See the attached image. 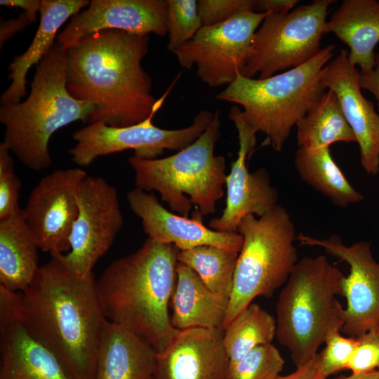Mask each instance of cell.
Segmentation results:
<instances>
[{
	"mask_svg": "<svg viewBox=\"0 0 379 379\" xmlns=\"http://www.w3.org/2000/svg\"><path fill=\"white\" fill-rule=\"evenodd\" d=\"M63 254H51L30 285L19 292V313L29 332L73 379H94L100 340L108 320L94 274L75 272Z\"/></svg>",
	"mask_w": 379,
	"mask_h": 379,
	"instance_id": "1",
	"label": "cell"
},
{
	"mask_svg": "<svg viewBox=\"0 0 379 379\" xmlns=\"http://www.w3.org/2000/svg\"><path fill=\"white\" fill-rule=\"evenodd\" d=\"M149 39V34L103 29L66 50L67 89L74 98L94 105L90 124L129 126L160 109L171 88L158 100L152 95V79L142 66Z\"/></svg>",
	"mask_w": 379,
	"mask_h": 379,
	"instance_id": "2",
	"label": "cell"
},
{
	"mask_svg": "<svg viewBox=\"0 0 379 379\" xmlns=\"http://www.w3.org/2000/svg\"><path fill=\"white\" fill-rule=\"evenodd\" d=\"M179 251L148 238L134 253L112 262L96 279L107 319L142 338L157 353L180 331L168 313Z\"/></svg>",
	"mask_w": 379,
	"mask_h": 379,
	"instance_id": "3",
	"label": "cell"
},
{
	"mask_svg": "<svg viewBox=\"0 0 379 379\" xmlns=\"http://www.w3.org/2000/svg\"><path fill=\"white\" fill-rule=\"evenodd\" d=\"M67 53L54 44L38 65L24 100L2 105L3 142L25 166L40 171L50 166L48 144L60 128L77 121L89 123L93 103L74 98L67 89Z\"/></svg>",
	"mask_w": 379,
	"mask_h": 379,
	"instance_id": "4",
	"label": "cell"
},
{
	"mask_svg": "<svg viewBox=\"0 0 379 379\" xmlns=\"http://www.w3.org/2000/svg\"><path fill=\"white\" fill-rule=\"evenodd\" d=\"M334 49L329 44L307 62L267 78L240 74L216 99L241 106L237 112L244 125L255 134L265 135L263 145L281 152L293 127L324 93L322 70Z\"/></svg>",
	"mask_w": 379,
	"mask_h": 379,
	"instance_id": "5",
	"label": "cell"
},
{
	"mask_svg": "<svg viewBox=\"0 0 379 379\" xmlns=\"http://www.w3.org/2000/svg\"><path fill=\"white\" fill-rule=\"evenodd\" d=\"M345 275L323 255L298 261L281 289L277 304L278 342L286 347L296 368L311 361L326 335L341 330L342 295Z\"/></svg>",
	"mask_w": 379,
	"mask_h": 379,
	"instance_id": "6",
	"label": "cell"
},
{
	"mask_svg": "<svg viewBox=\"0 0 379 379\" xmlns=\"http://www.w3.org/2000/svg\"><path fill=\"white\" fill-rule=\"evenodd\" d=\"M220 111L217 109L204 132L191 145L161 159L131 157L135 187L157 191L171 211L188 218L194 204L203 217L215 211L216 202L224 194L225 159L215 155L220 136Z\"/></svg>",
	"mask_w": 379,
	"mask_h": 379,
	"instance_id": "7",
	"label": "cell"
},
{
	"mask_svg": "<svg viewBox=\"0 0 379 379\" xmlns=\"http://www.w3.org/2000/svg\"><path fill=\"white\" fill-rule=\"evenodd\" d=\"M243 237L223 330L258 297L270 298L298 262L295 226L283 206L261 217L248 215L237 227Z\"/></svg>",
	"mask_w": 379,
	"mask_h": 379,
	"instance_id": "8",
	"label": "cell"
},
{
	"mask_svg": "<svg viewBox=\"0 0 379 379\" xmlns=\"http://www.w3.org/2000/svg\"><path fill=\"white\" fill-rule=\"evenodd\" d=\"M314 0L287 13H267L255 32L242 75L264 79L298 67L321 50L328 6Z\"/></svg>",
	"mask_w": 379,
	"mask_h": 379,
	"instance_id": "9",
	"label": "cell"
},
{
	"mask_svg": "<svg viewBox=\"0 0 379 379\" xmlns=\"http://www.w3.org/2000/svg\"><path fill=\"white\" fill-rule=\"evenodd\" d=\"M157 112L129 126L113 127L97 121L74 131L72 138L76 144L69 149L72 161L79 166H88L99 157L128 149L134 150L135 157L146 159H156L165 149L180 151L204 132L214 114L201 110L190 126L168 130L152 124Z\"/></svg>",
	"mask_w": 379,
	"mask_h": 379,
	"instance_id": "10",
	"label": "cell"
},
{
	"mask_svg": "<svg viewBox=\"0 0 379 379\" xmlns=\"http://www.w3.org/2000/svg\"><path fill=\"white\" fill-rule=\"evenodd\" d=\"M266 15L243 10L222 23L202 27L172 53L182 67L195 66L205 84L227 86L242 75L254 34Z\"/></svg>",
	"mask_w": 379,
	"mask_h": 379,
	"instance_id": "11",
	"label": "cell"
},
{
	"mask_svg": "<svg viewBox=\"0 0 379 379\" xmlns=\"http://www.w3.org/2000/svg\"><path fill=\"white\" fill-rule=\"evenodd\" d=\"M78 215L63 254L68 267L87 275L112 245L123 226L117 189L101 177L86 175L77 194Z\"/></svg>",
	"mask_w": 379,
	"mask_h": 379,
	"instance_id": "12",
	"label": "cell"
},
{
	"mask_svg": "<svg viewBox=\"0 0 379 379\" xmlns=\"http://www.w3.org/2000/svg\"><path fill=\"white\" fill-rule=\"evenodd\" d=\"M296 239L301 245L324 248L350 267L343 284L346 307L340 331L353 338L369 331L379 333V262L373 255L371 243L359 241L347 246L337 235L319 239L300 234Z\"/></svg>",
	"mask_w": 379,
	"mask_h": 379,
	"instance_id": "13",
	"label": "cell"
},
{
	"mask_svg": "<svg viewBox=\"0 0 379 379\" xmlns=\"http://www.w3.org/2000/svg\"><path fill=\"white\" fill-rule=\"evenodd\" d=\"M86 175L80 167L57 169L44 176L31 191L22 215L39 250L50 254L69 251L79 211L77 194Z\"/></svg>",
	"mask_w": 379,
	"mask_h": 379,
	"instance_id": "14",
	"label": "cell"
},
{
	"mask_svg": "<svg viewBox=\"0 0 379 379\" xmlns=\"http://www.w3.org/2000/svg\"><path fill=\"white\" fill-rule=\"evenodd\" d=\"M0 379H73L24 325L18 292L0 286Z\"/></svg>",
	"mask_w": 379,
	"mask_h": 379,
	"instance_id": "15",
	"label": "cell"
},
{
	"mask_svg": "<svg viewBox=\"0 0 379 379\" xmlns=\"http://www.w3.org/2000/svg\"><path fill=\"white\" fill-rule=\"evenodd\" d=\"M166 14V0H92L57 35V44L67 50L84 36L103 29L164 37Z\"/></svg>",
	"mask_w": 379,
	"mask_h": 379,
	"instance_id": "16",
	"label": "cell"
},
{
	"mask_svg": "<svg viewBox=\"0 0 379 379\" xmlns=\"http://www.w3.org/2000/svg\"><path fill=\"white\" fill-rule=\"evenodd\" d=\"M239 148L237 157L231 164L226 176L225 208L219 218L212 219L208 226L222 232H237L241 219L248 215L261 217L278 204L279 193L271 185L268 171L263 167L249 172L246 161L256 145V135L237 125Z\"/></svg>",
	"mask_w": 379,
	"mask_h": 379,
	"instance_id": "17",
	"label": "cell"
},
{
	"mask_svg": "<svg viewBox=\"0 0 379 379\" xmlns=\"http://www.w3.org/2000/svg\"><path fill=\"white\" fill-rule=\"evenodd\" d=\"M131 211L141 219L148 238L175 246L180 251L210 245L239 252L243 237L238 232H222L203 224V217L195 209L192 218L166 210L153 193L135 187L126 195Z\"/></svg>",
	"mask_w": 379,
	"mask_h": 379,
	"instance_id": "18",
	"label": "cell"
},
{
	"mask_svg": "<svg viewBox=\"0 0 379 379\" xmlns=\"http://www.w3.org/2000/svg\"><path fill=\"white\" fill-rule=\"evenodd\" d=\"M359 74L350 62L347 50L342 49L324 67L321 81L338 98L359 145L361 167L367 174L376 175L379 173V113L362 94Z\"/></svg>",
	"mask_w": 379,
	"mask_h": 379,
	"instance_id": "19",
	"label": "cell"
},
{
	"mask_svg": "<svg viewBox=\"0 0 379 379\" xmlns=\"http://www.w3.org/2000/svg\"><path fill=\"white\" fill-rule=\"evenodd\" d=\"M222 328L180 330L157 353L153 379H225L230 359Z\"/></svg>",
	"mask_w": 379,
	"mask_h": 379,
	"instance_id": "20",
	"label": "cell"
},
{
	"mask_svg": "<svg viewBox=\"0 0 379 379\" xmlns=\"http://www.w3.org/2000/svg\"><path fill=\"white\" fill-rule=\"evenodd\" d=\"M156 355L142 338L107 321L98 350L94 379H153Z\"/></svg>",
	"mask_w": 379,
	"mask_h": 379,
	"instance_id": "21",
	"label": "cell"
},
{
	"mask_svg": "<svg viewBox=\"0 0 379 379\" xmlns=\"http://www.w3.org/2000/svg\"><path fill=\"white\" fill-rule=\"evenodd\" d=\"M89 4L87 0H41L37 31L26 51L15 56L8 65V77L11 82L1 95V105L21 101L27 94L26 77L29 69L34 65H38L54 46L60 27Z\"/></svg>",
	"mask_w": 379,
	"mask_h": 379,
	"instance_id": "22",
	"label": "cell"
},
{
	"mask_svg": "<svg viewBox=\"0 0 379 379\" xmlns=\"http://www.w3.org/2000/svg\"><path fill=\"white\" fill-rule=\"evenodd\" d=\"M229 302L230 298L211 291L194 271L178 261L176 283L171 300V322L175 328L223 329Z\"/></svg>",
	"mask_w": 379,
	"mask_h": 379,
	"instance_id": "23",
	"label": "cell"
},
{
	"mask_svg": "<svg viewBox=\"0 0 379 379\" xmlns=\"http://www.w3.org/2000/svg\"><path fill=\"white\" fill-rule=\"evenodd\" d=\"M350 48V62L361 72L374 67V48L379 43V1L344 0L325 25Z\"/></svg>",
	"mask_w": 379,
	"mask_h": 379,
	"instance_id": "24",
	"label": "cell"
},
{
	"mask_svg": "<svg viewBox=\"0 0 379 379\" xmlns=\"http://www.w3.org/2000/svg\"><path fill=\"white\" fill-rule=\"evenodd\" d=\"M39 249L22 211L9 220L0 221V286L11 291H25L40 267Z\"/></svg>",
	"mask_w": 379,
	"mask_h": 379,
	"instance_id": "25",
	"label": "cell"
},
{
	"mask_svg": "<svg viewBox=\"0 0 379 379\" xmlns=\"http://www.w3.org/2000/svg\"><path fill=\"white\" fill-rule=\"evenodd\" d=\"M294 164L300 179L335 206L345 208L363 200V194L350 184L335 162L329 147H298Z\"/></svg>",
	"mask_w": 379,
	"mask_h": 379,
	"instance_id": "26",
	"label": "cell"
},
{
	"mask_svg": "<svg viewBox=\"0 0 379 379\" xmlns=\"http://www.w3.org/2000/svg\"><path fill=\"white\" fill-rule=\"evenodd\" d=\"M300 147L317 149L336 142H357L336 94L325 91L317 103L297 123Z\"/></svg>",
	"mask_w": 379,
	"mask_h": 379,
	"instance_id": "27",
	"label": "cell"
},
{
	"mask_svg": "<svg viewBox=\"0 0 379 379\" xmlns=\"http://www.w3.org/2000/svg\"><path fill=\"white\" fill-rule=\"evenodd\" d=\"M276 319L256 303H251L224 329L223 344L230 364L239 361L255 347L272 343Z\"/></svg>",
	"mask_w": 379,
	"mask_h": 379,
	"instance_id": "28",
	"label": "cell"
},
{
	"mask_svg": "<svg viewBox=\"0 0 379 379\" xmlns=\"http://www.w3.org/2000/svg\"><path fill=\"white\" fill-rule=\"evenodd\" d=\"M238 251L215 246H200L179 251L178 261L194 271L211 291L230 298Z\"/></svg>",
	"mask_w": 379,
	"mask_h": 379,
	"instance_id": "29",
	"label": "cell"
},
{
	"mask_svg": "<svg viewBox=\"0 0 379 379\" xmlns=\"http://www.w3.org/2000/svg\"><path fill=\"white\" fill-rule=\"evenodd\" d=\"M284 360L272 343L258 346L237 362L230 364L225 379H277Z\"/></svg>",
	"mask_w": 379,
	"mask_h": 379,
	"instance_id": "30",
	"label": "cell"
},
{
	"mask_svg": "<svg viewBox=\"0 0 379 379\" xmlns=\"http://www.w3.org/2000/svg\"><path fill=\"white\" fill-rule=\"evenodd\" d=\"M167 49L177 50L203 27L196 0H166Z\"/></svg>",
	"mask_w": 379,
	"mask_h": 379,
	"instance_id": "31",
	"label": "cell"
},
{
	"mask_svg": "<svg viewBox=\"0 0 379 379\" xmlns=\"http://www.w3.org/2000/svg\"><path fill=\"white\" fill-rule=\"evenodd\" d=\"M11 152L4 142L0 144V221L20 213L19 192L21 181L14 171Z\"/></svg>",
	"mask_w": 379,
	"mask_h": 379,
	"instance_id": "32",
	"label": "cell"
},
{
	"mask_svg": "<svg viewBox=\"0 0 379 379\" xmlns=\"http://www.w3.org/2000/svg\"><path fill=\"white\" fill-rule=\"evenodd\" d=\"M325 347L318 352V366L321 375L326 379L347 368L349 361L357 345L356 338L340 334V330L330 332L326 337Z\"/></svg>",
	"mask_w": 379,
	"mask_h": 379,
	"instance_id": "33",
	"label": "cell"
},
{
	"mask_svg": "<svg viewBox=\"0 0 379 379\" xmlns=\"http://www.w3.org/2000/svg\"><path fill=\"white\" fill-rule=\"evenodd\" d=\"M253 4L254 0L197 1L198 11L203 27L222 23L243 10L253 11Z\"/></svg>",
	"mask_w": 379,
	"mask_h": 379,
	"instance_id": "34",
	"label": "cell"
},
{
	"mask_svg": "<svg viewBox=\"0 0 379 379\" xmlns=\"http://www.w3.org/2000/svg\"><path fill=\"white\" fill-rule=\"evenodd\" d=\"M356 339L357 345L347 369L353 373L379 369V333L369 331Z\"/></svg>",
	"mask_w": 379,
	"mask_h": 379,
	"instance_id": "35",
	"label": "cell"
},
{
	"mask_svg": "<svg viewBox=\"0 0 379 379\" xmlns=\"http://www.w3.org/2000/svg\"><path fill=\"white\" fill-rule=\"evenodd\" d=\"M34 20L27 12L23 11L17 18L1 21L0 47L13 36L24 30L28 25L34 23Z\"/></svg>",
	"mask_w": 379,
	"mask_h": 379,
	"instance_id": "36",
	"label": "cell"
},
{
	"mask_svg": "<svg viewBox=\"0 0 379 379\" xmlns=\"http://www.w3.org/2000/svg\"><path fill=\"white\" fill-rule=\"evenodd\" d=\"M359 84L361 88L370 91L377 100L379 112V52L375 54L374 67L365 72L359 71Z\"/></svg>",
	"mask_w": 379,
	"mask_h": 379,
	"instance_id": "37",
	"label": "cell"
},
{
	"mask_svg": "<svg viewBox=\"0 0 379 379\" xmlns=\"http://www.w3.org/2000/svg\"><path fill=\"white\" fill-rule=\"evenodd\" d=\"M298 0H254L253 11L258 13H289Z\"/></svg>",
	"mask_w": 379,
	"mask_h": 379,
	"instance_id": "38",
	"label": "cell"
},
{
	"mask_svg": "<svg viewBox=\"0 0 379 379\" xmlns=\"http://www.w3.org/2000/svg\"><path fill=\"white\" fill-rule=\"evenodd\" d=\"M277 379H326L320 373L318 366L317 354L309 362L296 368V370L287 375H279Z\"/></svg>",
	"mask_w": 379,
	"mask_h": 379,
	"instance_id": "39",
	"label": "cell"
},
{
	"mask_svg": "<svg viewBox=\"0 0 379 379\" xmlns=\"http://www.w3.org/2000/svg\"><path fill=\"white\" fill-rule=\"evenodd\" d=\"M0 5L20 8L36 20V13H39L41 7V0H1Z\"/></svg>",
	"mask_w": 379,
	"mask_h": 379,
	"instance_id": "40",
	"label": "cell"
},
{
	"mask_svg": "<svg viewBox=\"0 0 379 379\" xmlns=\"http://www.w3.org/2000/svg\"><path fill=\"white\" fill-rule=\"evenodd\" d=\"M336 379H379V369L369 372L352 373L350 375Z\"/></svg>",
	"mask_w": 379,
	"mask_h": 379,
	"instance_id": "41",
	"label": "cell"
}]
</instances>
